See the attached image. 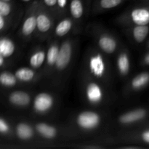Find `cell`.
<instances>
[{"mask_svg": "<svg viewBox=\"0 0 149 149\" xmlns=\"http://www.w3.org/2000/svg\"><path fill=\"white\" fill-rule=\"evenodd\" d=\"M4 24H5V22H4V16L0 14V31L4 29Z\"/></svg>", "mask_w": 149, "mask_h": 149, "instance_id": "cell-30", "label": "cell"}, {"mask_svg": "<svg viewBox=\"0 0 149 149\" xmlns=\"http://www.w3.org/2000/svg\"><path fill=\"white\" fill-rule=\"evenodd\" d=\"M90 68L93 75L101 77L105 72V63L100 55L93 56L90 61Z\"/></svg>", "mask_w": 149, "mask_h": 149, "instance_id": "cell-4", "label": "cell"}, {"mask_svg": "<svg viewBox=\"0 0 149 149\" xmlns=\"http://www.w3.org/2000/svg\"><path fill=\"white\" fill-rule=\"evenodd\" d=\"M44 2L46 5L49 6V7H53L57 4L58 0H44Z\"/></svg>", "mask_w": 149, "mask_h": 149, "instance_id": "cell-27", "label": "cell"}, {"mask_svg": "<svg viewBox=\"0 0 149 149\" xmlns=\"http://www.w3.org/2000/svg\"><path fill=\"white\" fill-rule=\"evenodd\" d=\"M58 52H59V49H58V47L56 45H52L49 48L47 55V61L49 65H52L56 63Z\"/></svg>", "mask_w": 149, "mask_h": 149, "instance_id": "cell-23", "label": "cell"}, {"mask_svg": "<svg viewBox=\"0 0 149 149\" xmlns=\"http://www.w3.org/2000/svg\"><path fill=\"white\" fill-rule=\"evenodd\" d=\"M149 32V28L147 25H138L133 29V36L136 42H143Z\"/></svg>", "mask_w": 149, "mask_h": 149, "instance_id": "cell-13", "label": "cell"}, {"mask_svg": "<svg viewBox=\"0 0 149 149\" xmlns=\"http://www.w3.org/2000/svg\"><path fill=\"white\" fill-rule=\"evenodd\" d=\"M4 57L0 54V66H1L4 64Z\"/></svg>", "mask_w": 149, "mask_h": 149, "instance_id": "cell-32", "label": "cell"}, {"mask_svg": "<svg viewBox=\"0 0 149 149\" xmlns=\"http://www.w3.org/2000/svg\"><path fill=\"white\" fill-rule=\"evenodd\" d=\"M36 130L46 138H53L56 135V130L53 127L45 123H39L36 127Z\"/></svg>", "mask_w": 149, "mask_h": 149, "instance_id": "cell-12", "label": "cell"}, {"mask_svg": "<svg viewBox=\"0 0 149 149\" xmlns=\"http://www.w3.org/2000/svg\"><path fill=\"white\" fill-rule=\"evenodd\" d=\"M15 44L8 38L0 39V54L4 58L10 57L15 52Z\"/></svg>", "mask_w": 149, "mask_h": 149, "instance_id": "cell-9", "label": "cell"}, {"mask_svg": "<svg viewBox=\"0 0 149 149\" xmlns=\"http://www.w3.org/2000/svg\"><path fill=\"white\" fill-rule=\"evenodd\" d=\"M17 82L15 75L10 72H2L0 74V84L4 87H13Z\"/></svg>", "mask_w": 149, "mask_h": 149, "instance_id": "cell-18", "label": "cell"}, {"mask_svg": "<svg viewBox=\"0 0 149 149\" xmlns=\"http://www.w3.org/2000/svg\"><path fill=\"white\" fill-rule=\"evenodd\" d=\"M70 10L73 17L79 18L83 14V4L81 0H71Z\"/></svg>", "mask_w": 149, "mask_h": 149, "instance_id": "cell-20", "label": "cell"}, {"mask_svg": "<svg viewBox=\"0 0 149 149\" xmlns=\"http://www.w3.org/2000/svg\"><path fill=\"white\" fill-rule=\"evenodd\" d=\"M132 20L137 25H147L149 23V10L146 8H137L131 14Z\"/></svg>", "mask_w": 149, "mask_h": 149, "instance_id": "cell-7", "label": "cell"}, {"mask_svg": "<svg viewBox=\"0 0 149 149\" xmlns=\"http://www.w3.org/2000/svg\"><path fill=\"white\" fill-rule=\"evenodd\" d=\"M100 117L97 113L93 111H84L79 113L77 118V123L83 129L91 130L99 125Z\"/></svg>", "mask_w": 149, "mask_h": 149, "instance_id": "cell-1", "label": "cell"}, {"mask_svg": "<svg viewBox=\"0 0 149 149\" xmlns=\"http://www.w3.org/2000/svg\"><path fill=\"white\" fill-rule=\"evenodd\" d=\"M15 77L20 81H29L33 78L34 72L30 68H20L15 72Z\"/></svg>", "mask_w": 149, "mask_h": 149, "instance_id": "cell-17", "label": "cell"}, {"mask_svg": "<svg viewBox=\"0 0 149 149\" xmlns=\"http://www.w3.org/2000/svg\"><path fill=\"white\" fill-rule=\"evenodd\" d=\"M10 12H11V6L8 1L0 0V14L4 17L8 15Z\"/></svg>", "mask_w": 149, "mask_h": 149, "instance_id": "cell-25", "label": "cell"}, {"mask_svg": "<svg viewBox=\"0 0 149 149\" xmlns=\"http://www.w3.org/2000/svg\"><path fill=\"white\" fill-rule=\"evenodd\" d=\"M9 100L13 105L17 106H26L30 103V96L24 92L15 91L10 94Z\"/></svg>", "mask_w": 149, "mask_h": 149, "instance_id": "cell-8", "label": "cell"}, {"mask_svg": "<svg viewBox=\"0 0 149 149\" xmlns=\"http://www.w3.org/2000/svg\"><path fill=\"white\" fill-rule=\"evenodd\" d=\"M51 27L49 17L44 14H40L36 17V28L41 32H47Z\"/></svg>", "mask_w": 149, "mask_h": 149, "instance_id": "cell-14", "label": "cell"}, {"mask_svg": "<svg viewBox=\"0 0 149 149\" xmlns=\"http://www.w3.org/2000/svg\"><path fill=\"white\" fill-rule=\"evenodd\" d=\"M86 94H87V99L92 103H99L103 97V93L100 86L95 83H90L88 84Z\"/></svg>", "mask_w": 149, "mask_h": 149, "instance_id": "cell-6", "label": "cell"}, {"mask_svg": "<svg viewBox=\"0 0 149 149\" xmlns=\"http://www.w3.org/2000/svg\"><path fill=\"white\" fill-rule=\"evenodd\" d=\"M146 115V112L143 109H137V110L127 112L125 114L122 115L119 118L120 122L123 124H130L133 122H138L143 119Z\"/></svg>", "mask_w": 149, "mask_h": 149, "instance_id": "cell-5", "label": "cell"}, {"mask_svg": "<svg viewBox=\"0 0 149 149\" xmlns=\"http://www.w3.org/2000/svg\"><path fill=\"white\" fill-rule=\"evenodd\" d=\"M144 62H145V63L149 65V53L148 54V55H146L145 58H144Z\"/></svg>", "mask_w": 149, "mask_h": 149, "instance_id": "cell-31", "label": "cell"}, {"mask_svg": "<svg viewBox=\"0 0 149 149\" xmlns=\"http://www.w3.org/2000/svg\"><path fill=\"white\" fill-rule=\"evenodd\" d=\"M71 56V46L69 42H64L59 49L56 65L58 69H64L69 63Z\"/></svg>", "mask_w": 149, "mask_h": 149, "instance_id": "cell-2", "label": "cell"}, {"mask_svg": "<svg viewBox=\"0 0 149 149\" xmlns=\"http://www.w3.org/2000/svg\"><path fill=\"white\" fill-rule=\"evenodd\" d=\"M16 133L20 139L28 140L33 136V130L27 124L20 123L17 126Z\"/></svg>", "mask_w": 149, "mask_h": 149, "instance_id": "cell-11", "label": "cell"}, {"mask_svg": "<svg viewBox=\"0 0 149 149\" xmlns=\"http://www.w3.org/2000/svg\"><path fill=\"white\" fill-rule=\"evenodd\" d=\"M57 4L61 8H64L67 4V0H58Z\"/></svg>", "mask_w": 149, "mask_h": 149, "instance_id": "cell-29", "label": "cell"}, {"mask_svg": "<svg viewBox=\"0 0 149 149\" xmlns=\"http://www.w3.org/2000/svg\"><path fill=\"white\" fill-rule=\"evenodd\" d=\"M1 1H10V0H1Z\"/></svg>", "mask_w": 149, "mask_h": 149, "instance_id": "cell-34", "label": "cell"}, {"mask_svg": "<svg viewBox=\"0 0 149 149\" xmlns=\"http://www.w3.org/2000/svg\"><path fill=\"white\" fill-rule=\"evenodd\" d=\"M142 138L146 143H149V130H146L142 134Z\"/></svg>", "mask_w": 149, "mask_h": 149, "instance_id": "cell-28", "label": "cell"}, {"mask_svg": "<svg viewBox=\"0 0 149 149\" xmlns=\"http://www.w3.org/2000/svg\"><path fill=\"white\" fill-rule=\"evenodd\" d=\"M99 46L102 50L106 53H112L116 47V42L113 38L108 36H103L99 40Z\"/></svg>", "mask_w": 149, "mask_h": 149, "instance_id": "cell-10", "label": "cell"}, {"mask_svg": "<svg viewBox=\"0 0 149 149\" xmlns=\"http://www.w3.org/2000/svg\"><path fill=\"white\" fill-rule=\"evenodd\" d=\"M149 82V74L147 72L142 73L135 77L132 81V86L134 89H141L145 87Z\"/></svg>", "mask_w": 149, "mask_h": 149, "instance_id": "cell-15", "label": "cell"}, {"mask_svg": "<svg viewBox=\"0 0 149 149\" xmlns=\"http://www.w3.org/2000/svg\"><path fill=\"white\" fill-rule=\"evenodd\" d=\"M9 131V126L7 122L3 119L0 118V132L1 133H6Z\"/></svg>", "mask_w": 149, "mask_h": 149, "instance_id": "cell-26", "label": "cell"}, {"mask_svg": "<svg viewBox=\"0 0 149 149\" xmlns=\"http://www.w3.org/2000/svg\"><path fill=\"white\" fill-rule=\"evenodd\" d=\"M23 1H31V0H23Z\"/></svg>", "mask_w": 149, "mask_h": 149, "instance_id": "cell-33", "label": "cell"}, {"mask_svg": "<svg viewBox=\"0 0 149 149\" xmlns=\"http://www.w3.org/2000/svg\"><path fill=\"white\" fill-rule=\"evenodd\" d=\"M71 21L68 19L63 20L55 29V33L58 36H63L68 33L71 29Z\"/></svg>", "mask_w": 149, "mask_h": 149, "instance_id": "cell-21", "label": "cell"}, {"mask_svg": "<svg viewBox=\"0 0 149 149\" xmlns=\"http://www.w3.org/2000/svg\"><path fill=\"white\" fill-rule=\"evenodd\" d=\"M118 68L122 74H127L130 69V61L127 55L125 53H122L119 55L118 58Z\"/></svg>", "mask_w": 149, "mask_h": 149, "instance_id": "cell-19", "label": "cell"}, {"mask_svg": "<svg viewBox=\"0 0 149 149\" xmlns=\"http://www.w3.org/2000/svg\"><path fill=\"white\" fill-rule=\"evenodd\" d=\"M45 59V52L43 51H38L31 56L30 59V64L33 68H39L43 64Z\"/></svg>", "mask_w": 149, "mask_h": 149, "instance_id": "cell-22", "label": "cell"}, {"mask_svg": "<svg viewBox=\"0 0 149 149\" xmlns=\"http://www.w3.org/2000/svg\"><path fill=\"white\" fill-rule=\"evenodd\" d=\"M53 104V99L47 93H40L36 97L33 103L35 110L39 113H45L51 109Z\"/></svg>", "mask_w": 149, "mask_h": 149, "instance_id": "cell-3", "label": "cell"}, {"mask_svg": "<svg viewBox=\"0 0 149 149\" xmlns=\"http://www.w3.org/2000/svg\"><path fill=\"white\" fill-rule=\"evenodd\" d=\"M36 28V18L34 16H30L25 20L22 28V32L26 36L31 34Z\"/></svg>", "mask_w": 149, "mask_h": 149, "instance_id": "cell-16", "label": "cell"}, {"mask_svg": "<svg viewBox=\"0 0 149 149\" xmlns=\"http://www.w3.org/2000/svg\"><path fill=\"white\" fill-rule=\"evenodd\" d=\"M122 0H100V5L103 9H110L119 5Z\"/></svg>", "mask_w": 149, "mask_h": 149, "instance_id": "cell-24", "label": "cell"}]
</instances>
